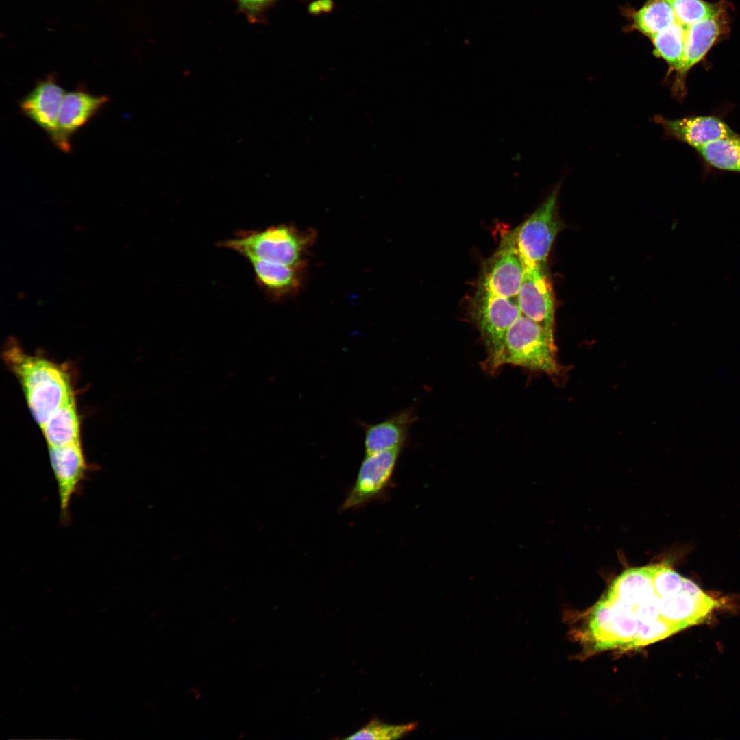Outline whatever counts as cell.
<instances>
[{
    "mask_svg": "<svg viewBox=\"0 0 740 740\" xmlns=\"http://www.w3.org/2000/svg\"><path fill=\"white\" fill-rule=\"evenodd\" d=\"M717 606L669 565L632 567L617 576L593 607L588 633L596 650L637 649L702 622Z\"/></svg>",
    "mask_w": 740,
    "mask_h": 740,
    "instance_id": "cell-1",
    "label": "cell"
},
{
    "mask_svg": "<svg viewBox=\"0 0 740 740\" xmlns=\"http://www.w3.org/2000/svg\"><path fill=\"white\" fill-rule=\"evenodd\" d=\"M3 358L19 380L40 427L58 409L75 399L69 374L57 364L27 354L13 340L7 343Z\"/></svg>",
    "mask_w": 740,
    "mask_h": 740,
    "instance_id": "cell-2",
    "label": "cell"
},
{
    "mask_svg": "<svg viewBox=\"0 0 740 740\" xmlns=\"http://www.w3.org/2000/svg\"><path fill=\"white\" fill-rule=\"evenodd\" d=\"M316 238L313 230L282 224L264 230H239L232 238L219 242L218 245L236 251L246 259L257 258L306 269L308 254Z\"/></svg>",
    "mask_w": 740,
    "mask_h": 740,
    "instance_id": "cell-3",
    "label": "cell"
},
{
    "mask_svg": "<svg viewBox=\"0 0 740 740\" xmlns=\"http://www.w3.org/2000/svg\"><path fill=\"white\" fill-rule=\"evenodd\" d=\"M556 347L544 329L521 314L510 327L502 352L490 373L504 365L546 373L553 381L565 380L566 367L557 360Z\"/></svg>",
    "mask_w": 740,
    "mask_h": 740,
    "instance_id": "cell-4",
    "label": "cell"
},
{
    "mask_svg": "<svg viewBox=\"0 0 740 740\" xmlns=\"http://www.w3.org/2000/svg\"><path fill=\"white\" fill-rule=\"evenodd\" d=\"M521 314L517 299L500 297L478 287L472 317L487 352L482 367L488 373L503 349L510 327Z\"/></svg>",
    "mask_w": 740,
    "mask_h": 740,
    "instance_id": "cell-5",
    "label": "cell"
},
{
    "mask_svg": "<svg viewBox=\"0 0 740 740\" xmlns=\"http://www.w3.org/2000/svg\"><path fill=\"white\" fill-rule=\"evenodd\" d=\"M560 186H556L514 233L523 263L547 267V257L561 224L557 208Z\"/></svg>",
    "mask_w": 740,
    "mask_h": 740,
    "instance_id": "cell-6",
    "label": "cell"
},
{
    "mask_svg": "<svg viewBox=\"0 0 740 740\" xmlns=\"http://www.w3.org/2000/svg\"><path fill=\"white\" fill-rule=\"evenodd\" d=\"M402 449L403 446H399L365 454L341 510H357L383 497L391 483Z\"/></svg>",
    "mask_w": 740,
    "mask_h": 740,
    "instance_id": "cell-7",
    "label": "cell"
},
{
    "mask_svg": "<svg viewBox=\"0 0 740 740\" xmlns=\"http://www.w3.org/2000/svg\"><path fill=\"white\" fill-rule=\"evenodd\" d=\"M728 18L727 5L724 3L715 14L687 27L682 62L676 71L671 86L674 97L678 100L684 99L687 92L685 79L688 72L700 62L718 40L728 32Z\"/></svg>",
    "mask_w": 740,
    "mask_h": 740,
    "instance_id": "cell-8",
    "label": "cell"
},
{
    "mask_svg": "<svg viewBox=\"0 0 740 740\" xmlns=\"http://www.w3.org/2000/svg\"><path fill=\"white\" fill-rule=\"evenodd\" d=\"M523 264V278L517 297L519 308L554 341L555 301L547 267Z\"/></svg>",
    "mask_w": 740,
    "mask_h": 740,
    "instance_id": "cell-9",
    "label": "cell"
},
{
    "mask_svg": "<svg viewBox=\"0 0 740 740\" xmlns=\"http://www.w3.org/2000/svg\"><path fill=\"white\" fill-rule=\"evenodd\" d=\"M523 272L514 233L510 234L485 263L478 287L500 297L517 299Z\"/></svg>",
    "mask_w": 740,
    "mask_h": 740,
    "instance_id": "cell-10",
    "label": "cell"
},
{
    "mask_svg": "<svg viewBox=\"0 0 740 740\" xmlns=\"http://www.w3.org/2000/svg\"><path fill=\"white\" fill-rule=\"evenodd\" d=\"M105 95H95L83 89L66 92L59 111L56 127L49 136L64 153L71 150V138L108 101Z\"/></svg>",
    "mask_w": 740,
    "mask_h": 740,
    "instance_id": "cell-11",
    "label": "cell"
},
{
    "mask_svg": "<svg viewBox=\"0 0 740 740\" xmlns=\"http://www.w3.org/2000/svg\"><path fill=\"white\" fill-rule=\"evenodd\" d=\"M49 452L58 487L61 519L66 521L71 501L86 476L87 464L80 441L62 447H49Z\"/></svg>",
    "mask_w": 740,
    "mask_h": 740,
    "instance_id": "cell-12",
    "label": "cell"
},
{
    "mask_svg": "<svg viewBox=\"0 0 740 740\" xmlns=\"http://www.w3.org/2000/svg\"><path fill=\"white\" fill-rule=\"evenodd\" d=\"M653 120L669 138L698 149L717 139L738 135L723 120L714 116L667 119L660 115Z\"/></svg>",
    "mask_w": 740,
    "mask_h": 740,
    "instance_id": "cell-13",
    "label": "cell"
},
{
    "mask_svg": "<svg viewBox=\"0 0 740 740\" xmlns=\"http://www.w3.org/2000/svg\"><path fill=\"white\" fill-rule=\"evenodd\" d=\"M65 93L56 77L49 75L39 81L21 100V110L49 136L56 127L60 106Z\"/></svg>",
    "mask_w": 740,
    "mask_h": 740,
    "instance_id": "cell-14",
    "label": "cell"
},
{
    "mask_svg": "<svg viewBox=\"0 0 740 740\" xmlns=\"http://www.w3.org/2000/svg\"><path fill=\"white\" fill-rule=\"evenodd\" d=\"M247 260L251 265L258 286L271 299L281 300L301 291L305 268L257 258Z\"/></svg>",
    "mask_w": 740,
    "mask_h": 740,
    "instance_id": "cell-15",
    "label": "cell"
},
{
    "mask_svg": "<svg viewBox=\"0 0 740 740\" xmlns=\"http://www.w3.org/2000/svg\"><path fill=\"white\" fill-rule=\"evenodd\" d=\"M416 419L414 410L408 408L378 423L362 422L365 454L404 446L409 428Z\"/></svg>",
    "mask_w": 740,
    "mask_h": 740,
    "instance_id": "cell-16",
    "label": "cell"
},
{
    "mask_svg": "<svg viewBox=\"0 0 740 740\" xmlns=\"http://www.w3.org/2000/svg\"><path fill=\"white\" fill-rule=\"evenodd\" d=\"M41 428L49 447H62L80 441L75 399L52 414Z\"/></svg>",
    "mask_w": 740,
    "mask_h": 740,
    "instance_id": "cell-17",
    "label": "cell"
},
{
    "mask_svg": "<svg viewBox=\"0 0 740 740\" xmlns=\"http://www.w3.org/2000/svg\"><path fill=\"white\" fill-rule=\"evenodd\" d=\"M632 21L634 27L650 38L678 22L667 0H649L634 13Z\"/></svg>",
    "mask_w": 740,
    "mask_h": 740,
    "instance_id": "cell-18",
    "label": "cell"
},
{
    "mask_svg": "<svg viewBox=\"0 0 740 740\" xmlns=\"http://www.w3.org/2000/svg\"><path fill=\"white\" fill-rule=\"evenodd\" d=\"M696 150L710 166L721 170L740 173L739 135L717 139Z\"/></svg>",
    "mask_w": 740,
    "mask_h": 740,
    "instance_id": "cell-19",
    "label": "cell"
},
{
    "mask_svg": "<svg viewBox=\"0 0 740 740\" xmlns=\"http://www.w3.org/2000/svg\"><path fill=\"white\" fill-rule=\"evenodd\" d=\"M687 27L676 22L650 38L654 54L667 63L669 73L676 72L680 66L685 45Z\"/></svg>",
    "mask_w": 740,
    "mask_h": 740,
    "instance_id": "cell-20",
    "label": "cell"
},
{
    "mask_svg": "<svg viewBox=\"0 0 740 740\" xmlns=\"http://www.w3.org/2000/svg\"><path fill=\"white\" fill-rule=\"evenodd\" d=\"M677 21L685 27L715 14L724 3L712 4L704 0H667Z\"/></svg>",
    "mask_w": 740,
    "mask_h": 740,
    "instance_id": "cell-21",
    "label": "cell"
},
{
    "mask_svg": "<svg viewBox=\"0 0 740 740\" xmlns=\"http://www.w3.org/2000/svg\"><path fill=\"white\" fill-rule=\"evenodd\" d=\"M416 722L406 724H388L378 719H372L360 730L347 737V739H396L402 738L416 729Z\"/></svg>",
    "mask_w": 740,
    "mask_h": 740,
    "instance_id": "cell-22",
    "label": "cell"
},
{
    "mask_svg": "<svg viewBox=\"0 0 740 740\" xmlns=\"http://www.w3.org/2000/svg\"><path fill=\"white\" fill-rule=\"evenodd\" d=\"M273 0H238L241 7L251 14L260 11Z\"/></svg>",
    "mask_w": 740,
    "mask_h": 740,
    "instance_id": "cell-23",
    "label": "cell"
}]
</instances>
